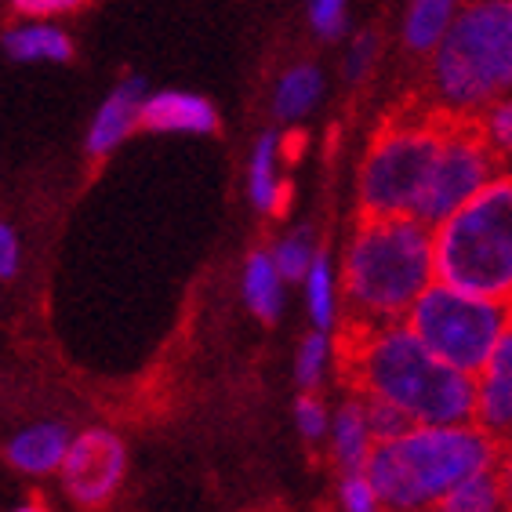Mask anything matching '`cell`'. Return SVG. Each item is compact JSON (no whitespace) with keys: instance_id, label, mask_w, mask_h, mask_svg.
Instances as JSON below:
<instances>
[{"instance_id":"obj_13","label":"cell","mask_w":512,"mask_h":512,"mask_svg":"<svg viewBox=\"0 0 512 512\" xmlns=\"http://www.w3.org/2000/svg\"><path fill=\"white\" fill-rule=\"evenodd\" d=\"M287 138L276 128H266L255 138V146L247 153V200L258 215L276 218L284 215L291 204V182L284 175Z\"/></svg>"},{"instance_id":"obj_8","label":"cell","mask_w":512,"mask_h":512,"mask_svg":"<svg viewBox=\"0 0 512 512\" xmlns=\"http://www.w3.org/2000/svg\"><path fill=\"white\" fill-rule=\"evenodd\" d=\"M498 171H502V164L491 153L487 138L480 135L476 120H447L425 193L414 207V218L440 226L447 215L469 204Z\"/></svg>"},{"instance_id":"obj_32","label":"cell","mask_w":512,"mask_h":512,"mask_svg":"<svg viewBox=\"0 0 512 512\" xmlns=\"http://www.w3.org/2000/svg\"><path fill=\"white\" fill-rule=\"evenodd\" d=\"M494 480H498V487H502L505 505H509V512H512V440H509V444H502V451H498V462H494Z\"/></svg>"},{"instance_id":"obj_10","label":"cell","mask_w":512,"mask_h":512,"mask_svg":"<svg viewBox=\"0 0 512 512\" xmlns=\"http://www.w3.org/2000/svg\"><path fill=\"white\" fill-rule=\"evenodd\" d=\"M149 95V84L142 77H124L106 91V99L95 106L91 124L84 131V153L91 160H106L117 153L138 128H142V102Z\"/></svg>"},{"instance_id":"obj_17","label":"cell","mask_w":512,"mask_h":512,"mask_svg":"<svg viewBox=\"0 0 512 512\" xmlns=\"http://www.w3.org/2000/svg\"><path fill=\"white\" fill-rule=\"evenodd\" d=\"M465 0H407L400 11V48L411 59H429L454 19L462 15Z\"/></svg>"},{"instance_id":"obj_3","label":"cell","mask_w":512,"mask_h":512,"mask_svg":"<svg viewBox=\"0 0 512 512\" xmlns=\"http://www.w3.org/2000/svg\"><path fill=\"white\" fill-rule=\"evenodd\" d=\"M502 95H512V0H465L425 59L418 102L440 117L476 120Z\"/></svg>"},{"instance_id":"obj_9","label":"cell","mask_w":512,"mask_h":512,"mask_svg":"<svg viewBox=\"0 0 512 512\" xmlns=\"http://www.w3.org/2000/svg\"><path fill=\"white\" fill-rule=\"evenodd\" d=\"M124 473H128V451L120 444V436H113L109 429H84L73 436L62 458L59 480L73 505L102 509L120 491Z\"/></svg>"},{"instance_id":"obj_23","label":"cell","mask_w":512,"mask_h":512,"mask_svg":"<svg viewBox=\"0 0 512 512\" xmlns=\"http://www.w3.org/2000/svg\"><path fill=\"white\" fill-rule=\"evenodd\" d=\"M436 512H509L505 494L491 473H480L473 480H465L462 487H454L444 502L436 505Z\"/></svg>"},{"instance_id":"obj_20","label":"cell","mask_w":512,"mask_h":512,"mask_svg":"<svg viewBox=\"0 0 512 512\" xmlns=\"http://www.w3.org/2000/svg\"><path fill=\"white\" fill-rule=\"evenodd\" d=\"M302 298H306V316L316 331L335 335L345 316V295H342V273L331 251H320L302 280Z\"/></svg>"},{"instance_id":"obj_24","label":"cell","mask_w":512,"mask_h":512,"mask_svg":"<svg viewBox=\"0 0 512 512\" xmlns=\"http://www.w3.org/2000/svg\"><path fill=\"white\" fill-rule=\"evenodd\" d=\"M378 62H382V37L378 30H360L349 37L342 51V80L349 88H364L375 77Z\"/></svg>"},{"instance_id":"obj_30","label":"cell","mask_w":512,"mask_h":512,"mask_svg":"<svg viewBox=\"0 0 512 512\" xmlns=\"http://www.w3.org/2000/svg\"><path fill=\"white\" fill-rule=\"evenodd\" d=\"M88 0H11V8L19 19H62L84 8Z\"/></svg>"},{"instance_id":"obj_21","label":"cell","mask_w":512,"mask_h":512,"mask_svg":"<svg viewBox=\"0 0 512 512\" xmlns=\"http://www.w3.org/2000/svg\"><path fill=\"white\" fill-rule=\"evenodd\" d=\"M269 251H273V262L280 266V273H284L287 284H302L306 273H309V266H313L316 255H320L324 247H320V240H316V229L302 222V226L284 229V233L273 240Z\"/></svg>"},{"instance_id":"obj_19","label":"cell","mask_w":512,"mask_h":512,"mask_svg":"<svg viewBox=\"0 0 512 512\" xmlns=\"http://www.w3.org/2000/svg\"><path fill=\"white\" fill-rule=\"evenodd\" d=\"M240 295H244V306L262 320V324H276L280 313H284L287 302V280L280 273V266L273 262V251L269 247H258L244 258V269H240Z\"/></svg>"},{"instance_id":"obj_18","label":"cell","mask_w":512,"mask_h":512,"mask_svg":"<svg viewBox=\"0 0 512 512\" xmlns=\"http://www.w3.org/2000/svg\"><path fill=\"white\" fill-rule=\"evenodd\" d=\"M73 433L66 422H37L30 429H22L19 436H11L8 444V465L26 476H51L62 469Z\"/></svg>"},{"instance_id":"obj_28","label":"cell","mask_w":512,"mask_h":512,"mask_svg":"<svg viewBox=\"0 0 512 512\" xmlns=\"http://www.w3.org/2000/svg\"><path fill=\"white\" fill-rule=\"evenodd\" d=\"M295 425L298 433H302V440L320 444L331 433V411H327V404L316 393H302L295 400Z\"/></svg>"},{"instance_id":"obj_16","label":"cell","mask_w":512,"mask_h":512,"mask_svg":"<svg viewBox=\"0 0 512 512\" xmlns=\"http://www.w3.org/2000/svg\"><path fill=\"white\" fill-rule=\"evenodd\" d=\"M327 447H331V458L342 473L349 469H367L371 454L378 447V436L371 429V418H367V400L360 393L342 400V404L331 411V433H327Z\"/></svg>"},{"instance_id":"obj_12","label":"cell","mask_w":512,"mask_h":512,"mask_svg":"<svg viewBox=\"0 0 512 512\" xmlns=\"http://www.w3.org/2000/svg\"><path fill=\"white\" fill-rule=\"evenodd\" d=\"M476 425L498 444L512 440V324L476 371Z\"/></svg>"},{"instance_id":"obj_25","label":"cell","mask_w":512,"mask_h":512,"mask_svg":"<svg viewBox=\"0 0 512 512\" xmlns=\"http://www.w3.org/2000/svg\"><path fill=\"white\" fill-rule=\"evenodd\" d=\"M476 128L487 138V146L498 157L502 171H512V95H502L498 102L483 109L476 117Z\"/></svg>"},{"instance_id":"obj_33","label":"cell","mask_w":512,"mask_h":512,"mask_svg":"<svg viewBox=\"0 0 512 512\" xmlns=\"http://www.w3.org/2000/svg\"><path fill=\"white\" fill-rule=\"evenodd\" d=\"M11 512H48L40 502H26V505H19V509H11Z\"/></svg>"},{"instance_id":"obj_27","label":"cell","mask_w":512,"mask_h":512,"mask_svg":"<svg viewBox=\"0 0 512 512\" xmlns=\"http://www.w3.org/2000/svg\"><path fill=\"white\" fill-rule=\"evenodd\" d=\"M338 505L342 512H389L367 469H349L338 480Z\"/></svg>"},{"instance_id":"obj_2","label":"cell","mask_w":512,"mask_h":512,"mask_svg":"<svg viewBox=\"0 0 512 512\" xmlns=\"http://www.w3.org/2000/svg\"><path fill=\"white\" fill-rule=\"evenodd\" d=\"M345 367L356 393L389 400L414 425L476 422V378L440 360L407 320L349 331Z\"/></svg>"},{"instance_id":"obj_4","label":"cell","mask_w":512,"mask_h":512,"mask_svg":"<svg viewBox=\"0 0 512 512\" xmlns=\"http://www.w3.org/2000/svg\"><path fill=\"white\" fill-rule=\"evenodd\" d=\"M502 444L476 422L407 425L404 433L378 440L367 476L389 512L436 509L454 487L491 473Z\"/></svg>"},{"instance_id":"obj_5","label":"cell","mask_w":512,"mask_h":512,"mask_svg":"<svg viewBox=\"0 0 512 512\" xmlns=\"http://www.w3.org/2000/svg\"><path fill=\"white\" fill-rule=\"evenodd\" d=\"M436 280L512 306V171L433 226Z\"/></svg>"},{"instance_id":"obj_6","label":"cell","mask_w":512,"mask_h":512,"mask_svg":"<svg viewBox=\"0 0 512 512\" xmlns=\"http://www.w3.org/2000/svg\"><path fill=\"white\" fill-rule=\"evenodd\" d=\"M447 120L451 117H440L429 106L414 102L378 124L356 168L360 215H414Z\"/></svg>"},{"instance_id":"obj_31","label":"cell","mask_w":512,"mask_h":512,"mask_svg":"<svg viewBox=\"0 0 512 512\" xmlns=\"http://www.w3.org/2000/svg\"><path fill=\"white\" fill-rule=\"evenodd\" d=\"M22 266V244L11 222L0 218V280H11Z\"/></svg>"},{"instance_id":"obj_15","label":"cell","mask_w":512,"mask_h":512,"mask_svg":"<svg viewBox=\"0 0 512 512\" xmlns=\"http://www.w3.org/2000/svg\"><path fill=\"white\" fill-rule=\"evenodd\" d=\"M0 48L11 62L19 66H37V62H51V66H66L77 48L73 37L59 26V19H19L15 26L4 30Z\"/></svg>"},{"instance_id":"obj_14","label":"cell","mask_w":512,"mask_h":512,"mask_svg":"<svg viewBox=\"0 0 512 512\" xmlns=\"http://www.w3.org/2000/svg\"><path fill=\"white\" fill-rule=\"evenodd\" d=\"M327 77L320 62H291L287 69H280V77L273 80L269 91V117L284 128H295L306 117H313L316 106L324 102Z\"/></svg>"},{"instance_id":"obj_22","label":"cell","mask_w":512,"mask_h":512,"mask_svg":"<svg viewBox=\"0 0 512 512\" xmlns=\"http://www.w3.org/2000/svg\"><path fill=\"white\" fill-rule=\"evenodd\" d=\"M335 364V335L331 331H309L302 342H298L295 353V382L302 393H316L320 385L327 382V371Z\"/></svg>"},{"instance_id":"obj_26","label":"cell","mask_w":512,"mask_h":512,"mask_svg":"<svg viewBox=\"0 0 512 512\" xmlns=\"http://www.w3.org/2000/svg\"><path fill=\"white\" fill-rule=\"evenodd\" d=\"M353 19V0H306V22L309 33L324 44H335L349 33Z\"/></svg>"},{"instance_id":"obj_1","label":"cell","mask_w":512,"mask_h":512,"mask_svg":"<svg viewBox=\"0 0 512 512\" xmlns=\"http://www.w3.org/2000/svg\"><path fill=\"white\" fill-rule=\"evenodd\" d=\"M338 273L349 331L400 324L436 284L433 226L414 215H360Z\"/></svg>"},{"instance_id":"obj_11","label":"cell","mask_w":512,"mask_h":512,"mask_svg":"<svg viewBox=\"0 0 512 512\" xmlns=\"http://www.w3.org/2000/svg\"><path fill=\"white\" fill-rule=\"evenodd\" d=\"M142 131L149 135H182L204 138L218 131L215 102L186 88H157L142 102Z\"/></svg>"},{"instance_id":"obj_34","label":"cell","mask_w":512,"mask_h":512,"mask_svg":"<svg viewBox=\"0 0 512 512\" xmlns=\"http://www.w3.org/2000/svg\"><path fill=\"white\" fill-rule=\"evenodd\" d=\"M407 512H436V509H407Z\"/></svg>"},{"instance_id":"obj_7","label":"cell","mask_w":512,"mask_h":512,"mask_svg":"<svg viewBox=\"0 0 512 512\" xmlns=\"http://www.w3.org/2000/svg\"><path fill=\"white\" fill-rule=\"evenodd\" d=\"M512 306L498 298H483L462 287L436 280L414 309L407 313V327L433 349L440 360L473 375L487 364L498 338L509 331Z\"/></svg>"},{"instance_id":"obj_29","label":"cell","mask_w":512,"mask_h":512,"mask_svg":"<svg viewBox=\"0 0 512 512\" xmlns=\"http://www.w3.org/2000/svg\"><path fill=\"white\" fill-rule=\"evenodd\" d=\"M367 400V418H371V429H375L378 440H389V436L404 433L407 425H414L404 411L389 400H378V396H364Z\"/></svg>"}]
</instances>
